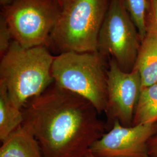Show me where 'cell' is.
Segmentation results:
<instances>
[{
	"label": "cell",
	"instance_id": "obj_1",
	"mask_svg": "<svg viewBox=\"0 0 157 157\" xmlns=\"http://www.w3.org/2000/svg\"><path fill=\"white\" fill-rule=\"evenodd\" d=\"M23 125L39 143L44 157H84L107 124L94 106L54 82L23 107Z\"/></svg>",
	"mask_w": 157,
	"mask_h": 157
},
{
	"label": "cell",
	"instance_id": "obj_2",
	"mask_svg": "<svg viewBox=\"0 0 157 157\" xmlns=\"http://www.w3.org/2000/svg\"><path fill=\"white\" fill-rule=\"evenodd\" d=\"M54 57L45 46L26 48L12 41L1 57L0 85L16 107L22 109L54 83L51 68Z\"/></svg>",
	"mask_w": 157,
	"mask_h": 157
},
{
	"label": "cell",
	"instance_id": "obj_3",
	"mask_svg": "<svg viewBox=\"0 0 157 157\" xmlns=\"http://www.w3.org/2000/svg\"><path fill=\"white\" fill-rule=\"evenodd\" d=\"M109 0H68L61 7L47 48L58 55L98 51V34Z\"/></svg>",
	"mask_w": 157,
	"mask_h": 157
},
{
	"label": "cell",
	"instance_id": "obj_4",
	"mask_svg": "<svg viewBox=\"0 0 157 157\" xmlns=\"http://www.w3.org/2000/svg\"><path fill=\"white\" fill-rule=\"evenodd\" d=\"M105 58L98 51L57 55L51 68L54 82L88 100L100 114L105 112L108 70Z\"/></svg>",
	"mask_w": 157,
	"mask_h": 157
},
{
	"label": "cell",
	"instance_id": "obj_5",
	"mask_svg": "<svg viewBox=\"0 0 157 157\" xmlns=\"http://www.w3.org/2000/svg\"><path fill=\"white\" fill-rule=\"evenodd\" d=\"M61 7L55 0H12L2 6L12 39L26 48L47 47Z\"/></svg>",
	"mask_w": 157,
	"mask_h": 157
},
{
	"label": "cell",
	"instance_id": "obj_6",
	"mask_svg": "<svg viewBox=\"0 0 157 157\" xmlns=\"http://www.w3.org/2000/svg\"><path fill=\"white\" fill-rule=\"evenodd\" d=\"M141 39L124 0H109L98 38V51L124 72L133 70Z\"/></svg>",
	"mask_w": 157,
	"mask_h": 157
},
{
	"label": "cell",
	"instance_id": "obj_7",
	"mask_svg": "<svg viewBox=\"0 0 157 157\" xmlns=\"http://www.w3.org/2000/svg\"><path fill=\"white\" fill-rule=\"evenodd\" d=\"M143 88L140 76L133 69L127 72L110 59L107 70V102L105 113L107 129L115 121L124 126H133L135 109Z\"/></svg>",
	"mask_w": 157,
	"mask_h": 157
},
{
	"label": "cell",
	"instance_id": "obj_8",
	"mask_svg": "<svg viewBox=\"0 0 157 157\" xmlns=\"http://www.w3.org/2000/svg\"><path fill=\"white\" fill-rule=\"evenodd\" d=\"M157 133V123L124 126L115 121L89 152L97 157H149L148 143Z\"/></svg>",
	"mask_w": 157,
	"mask_h": 157
},
{
	"label": "cell",
	"instance_id": "obj_9",
	"mask_svg": "<svg viewBox=\"0 0 157 157\" xmlns=\"http://www.w3.org/2000/svg\"><path fill=\"white\" fill-rule=\"evenodd\" d=\"M2 143L0 157H44L38 141L23 124Z\"/></svg>",
	"mask_w": 157,
	"mask_h": 157
},
{
	"label": "cell",
	"instance_id": "obj_10",
	"mask_svg": "<svg viewBox=\"0 0 157 157\" xmlns=\"http://www.w3.org/2000/svg\"><path fill=\"white\" fill-rule=\"evenodd\" d=\"M133 69L140 74L143 87L157 83V37L151 34L147 33L141 41Z\"/></svg>",
	"mask_w": 157,
	"mask_h": 157
},
{
	"label": "cell",
	"instance_id": "obj_11",
	"mask_svg": "<svg viewBox=\"0 0 157 157\" xmlns=\"http://www.w3.org/2000/svg\"><path fill=\"white\" fill-rule=\"evenodd\" d=\"M24 121L22 110L11 101L6 89L0 85V140H4Z\"/></svg>",
	"mask_w": 157,
	"mask_h": 157
},
{
	"label": "cell",
	"instance_id": "obj_12",
	"mask_svg": "<svg viewBox=\"0 0 157 157\" xmlns=\"http://www.w3.org/2000/svg\"><path fill=\"white\" fill-rule=\"evenodd\" d=\"M155 123H157V83L142 88L133 126Z\"/></svg>",
	"mask_w": 157,
	"mask_h": 157
},
{
	"label": "cell",
	"instance_id": "obj_13",
	"mask_svg": "<svg viewBox=\"0 0 157 157\" xmlns=\"http://www.w3.org/2000/svg\"><path fill=\"white\" fill-rule=\"evenodd\" d=\"M127 10L137 29L141 41L147 34L148 0H124Z\"/></svg>",
	"mask_w": 157,
	"mask_h": 157
},
{
	"label": "cell",
	"instance_id": "obj_14",
	"mask_svg": "<svg viewBox=\"0 0 157 157\" xmlns=\"http://www.w3.org/2000/svg\"><path fill=\"white\" fill-rule=\"evenodd\" d=\"M12 39L11 33L5 18L0 17V56H3L8 50Z\"/></svg>",
	"mask_w": 157,
	"mask_h": 157
},
{
	"label": "cell",
	"instance_id": "obj_15",
	"mask_svg": "<svg viewBox=\"0 0 157 157\" xmlns=\"http://www.w3.org/2000/svg\"><path fill=\"white\" fill-rule=\"evenodd\" d=\"M147 33L157 37V0H148Z\"/></svg>",
	"mask_w": 157,
	"mask_h": 157
},
{
	"label": "cell",
	"instance_id": "obj_16",
	"mask_svg": "<svg viewBox=\"0 0 157 157\" xmlns=\"http://www.w3.org/2000/svg\"><path fill=\"white\" fill-rule=\"evenodd\" d=\"M148 154L149 157H157V133L149 141Z\"/></svg>",
	"mask_w": 157,
	"mask_h": 157
},
{
	"label": "cell",
	"instance_id": "obj_17",
	"mask_svg": "<svg viewBox=\"0 0 157 157\" xmlns=\"http://www.w3.org/2000/svg\"><path fill=\"white\" fill-rule=\"evenodd\" d=\"M12 0H0V4L2 6H6L10 3Z\"/></svg>",
	"mask_w": 157,
	"mask_h": 157
},
{
	"label": "cell",
	"instance_id": "obj_18",
	"mask_svg": "<svg viewBox=\"0 0 157 157\" xmlns=\"http://www.w3.org/2000/svg\"><path fill=\"white\" fill-rule=\"evenodd\" d=\"M56 2L61 6V7H62V6H63L68 0H55Z\"/></svg>",
	"mask_w": 157,
	"mask_h": 157
},
{
	"label": "cell",
	"instance_id": "obj_19",
	"mask_svg": "<svg viewBox=\"0 0 157 157\" xmlns=\"http://www.w3.org/2000/svg\"><path fill=\"white\" fill-rule=\"evenodd\" d=\"M86 157H95V155H94L93 154H91V152H89L87 154H86Z\"/></svg>",
	"mask_w": 157,
	"mask_h": 157
},
{
	"label": "cell",
	"instance_id": "obj_20",
	"mask_svg": "<svg viewBox=\"0 0 157 157\" xmlns=\"http://www.w3.org/2000/svg\"><path fill=\"white\" fill-rule=\"evenodd\" d=\"M86 157V156H85V157Z\"/></svg>",
	"mask_w": 157,
	"mask_h": 157
}]
</instances>
